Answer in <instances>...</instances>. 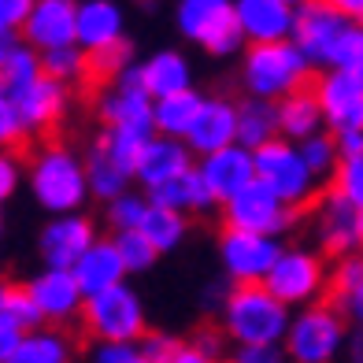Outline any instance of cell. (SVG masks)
<instances>
[{
  "label": "cell",
  "mask_w": 363,
  "mask_h": 363,
  "mask_svg": "<svg viewBox=\"0 0 363 363\" xmlns=\"http://www.w3.org/2000/svg\"><path fill=\"white\" fill-rule=\"evenodd\" d=\"M230 363H289L282 345H241L230 352Z\"/></svg>",
  "instance_id": "obj_47"
},
{
  "label": "cell",
  "mask_w": 363,
  "mask_h": 363,
  "mask_svg": "<svg viewBox=\"0 0 363 363\" xmlns=\"http://www.w3.org/2000/svg\"><path fill=\"white\" fill-rule=\"evenodd\" d=\"M38 74H41L38 52L19 41V45L11 48V56L4 60V67H0V93H4V96H15L19 89H26Z\"/></svg>",
  "instance_id": "obj_35"
},
{
  "label": "cell",
  "mask_w": 363,
  "mask_h": 363,
  "mask_svg": "<svg viewBox=\"0 0 363 363\" xmlns=\"http://www.w3.org/2000/svg\"><path fill=\"white\" fill-rule=\"evenodd\" d=\"M78 319L86 326V334L96 337V341H138L148 330L141 293L126 282L96 293V296H86Z\"/></svg>",
  "instance_id": "obj_9"
},
{
  "label": "cell",
  "mask_w": 363,
  "mask_h": 363,
  "mask_svg": "<svg viewBox=\"0 0 363 363\" xmlns=\"http://www.w3.org/2000/svg\"><path fill=\"white\" fill-rule=\"evenodd\" d=\"M326 274H330V267L315 249H301V245L286 249L282 245L274 267L263 278V289H267L282 308L296 311V308L319 304L326 296Z\"/></svg>",
  "instance_id": "obj_7"
},
{
  "label": "cell",
  "mask_w": 363,
  "mask_h": 363,
  "mask_svg": "<svg viewBox=\"0 0 363 363\" xmlns=\"http://www.w3.org/2000/svg\"><path fill=\"white\" fill-rule=\"evenodd\" d=\"M86 60H89V74L111 82L123 67H130V63H134V45H130V41H119V45H111V48H101V52L86 56Z\"/></svg>",
  "instance_id": "obj_42"
},
{
  "label": "cell",
  "mask_w": 363,
  "mask_h": 363,
  "mask_svg": "<svg viewBox=\"0 0 363 363\" xmlns=\"http://www.w3.org/2000/svg\"><path fill=\"white\" fill-rule=\"evenodd\" d=\"M274 123H278V138L289 141V145H301L311 134H323L326 130L311 89H296V93L282 96V101L274 104Z\"/></svg>",
  "instance_id": "obj_26"
},
{
  "label": "cell",
  "mask_w": 363,
  "mask_h": 363,
  "mask_svg": "<svg viewBox=\"0 0 363 363\" xmlns=\"http://www.w3.org/2000/svg\"><path fill=\"white\" fill-rule=\"evenodd\" d=\"M308 89L315 96L323 126L330 134L363 130V71H323L315 86Z\"/></svg>",
  "instance_id": "obj_12"
},
{
  "label": "cell",
  "mask_w": 363,
  "mask_h": 363,
  "mask_svg": "<svg viewBox=\"0 0 363 363\" xmlns=\"http://www.w3.org/2000/svg\"><path fill=\"white\" fill-rule=\"evenodd\" d=\"M189 167H193V152H189L186 145L174 141V138L152 134V138L141 145L134 167H130V182H138L145 193H152V189L163 186V182L186 174Z\"/></svg>",
  "instance_id": "obj_20"
},
{
  "label": "cell",
  "mask_w": 363,
  "mask_h": 363,
  "mask_svg": "<svg viewBox=\"0 0 363 363\" xmlns=\"http://www.w3.org/2000/svg\"><path fill=\"white\" fill-rule=\"evenodd\" d=\"M296 152H301L308 174L315 178L319 186H323V182L334 174V167H337V148H334V138H330L326 130H323V134H311L308 141H301V145H296Z\"/></svg>",
  "instance_id": "obj_36"
},
{
  "label": "cell",
  "mask_w": 363,
  "mask_h": 363,
  "mask_svg": "<svg viewBox=\"0 0 363 363\" xmlns=\"http://www.w3.org/2000/svg\"><path fill=\"white\" fill-rule=\"evenodd\" d=\"M182 145L193 152V160L234 145V101H226V96H204V104L196 111V119Z\"/></svg>",
  "instance_id": "obj_23"
},
{
  "label": "cell",
  "mask_w": 363,
  "mask_h": 363,
  "mask_svg": "<svg viewBox=\"0 0 363 363\" xmlns=\"http://www.w3.org/2000/svg\"><path fill=\"white\" fill-rule=\"evenodd\" d=\"M138 71H141V89L148 93V101L193 89V63L178 48H160L145 63H138Z\"/></svg>",
  "instance_id": "obj_25"
},
{
  "label": "cell",
  "mask_w": 363,
  "mask_h": 363,
  "mask_svg": "<svg viewBox=\"0 0 363 363\" xmlns=\"http://www.w3.org/2000/svg\"><path fill=\"white\" fill-rule=\"evenodd\" d=\"M8 363H74V341L60 326L26 330Z\"/></svg>",
  "instance_id": "obj_29"
},
{
  "label": "cell",
  "mask_w": 363,
  "mask_h": 363,
  "mask_svg": "<svg viewBox=\"0 0 363 363\" xmlns=\"http://www.w3.org/2000/svg\"><path fill=\"white\" fill-rule=\"evenodd\" d=\"M38 63H41V74L60 82V86H74L89 74V60L78 45H63V48H48V52H38Z\"/></svg>",
  "instance_id": "obj_34"
},
{
  "label": "cell",
  "mask_w": 363,
  "mask_h": 363,
  "mask_svg": "<svg viewBox=\"0 0 363 363\" xmlns=\"http://www.w3.org/2000/svg\"><path fill=\"white\" fill-rule=\"evenodd\" d=\"M148 138H152V134H141V130H111V126H108V130H101V138H96V141H101L104 152L130 174V167H134V160H138L141 145H145Z\"/></svg>",
  "instance_id": "obj_38"
},
{
  "label": "cell",
  "mask_w": 363,
  "mask_h": 363,
  "mask_svg": "<svg viewBox=\"0 0 363 363\" xmlns=\"http://www.w3.org/2000/svg\"><path fill=\"white\" fill-rule=\"evenodd\" d=\"M0 241H4V208H0Z\"/></svg>",
  "instance_id": "obj_56"
},
{
  "label": "cell",
  "mask_w": 363,
  "mask_h": 363,
  "mask_svg": "<svg viewBox=\"0 0 363 363\" xmlns=\"http://www.w3.org/2000/svg\"><path fill=\"white\" fill-rule=\"evenodd\" d=\"M174 26L189 45L204 48L208 56H238L245 41L234 19V0H178Z\"/></svg>",
  "instance_id": "obj_6"
},
{
  "label": "cell",
  "mask_w": 363,
  "mask_h": 363,
  "mask_svg": "<svg viewBox=\"0 0 363 363\" xmlns=\"http://www.w3.org/2000/svg\"><path fill=\"white\" fill-rule=\"evenodd\" d=\"M145 208H148L145 193H138V189H126V193L115 196V201H108V204H104V219L111 223L115 234H123V230H138V226H141Z\"/></svg>",
  "instance_id": "obj_39"
},
{
  "label": "cell",
  "mask_w": 363,
  "mask_h": 363,
  "mask_svg": "<svg viewBox=\"0 0 363 363\" xmlns=\"http://www.w3.org/2000/svg\"><path fill=\"white\" fill-rule=\"evenodd\" d=\"M30 8H34V0H0V34H15V38H19Z\"/></svg>",
  "instance_id": "obj_48"
},
{
  "label": "cell",
  "mask_w": 363,
  "mask_h": 363,
  "mask_svg": "<svg viewBox=\"0 0 363 363\" xmlns=\"http://www.w3.org/2000/svg\"><path fill=\"white\" fill-rule=\"evenodd\" d=\"M8 286H11V282H4V278H0V304H4V296H8Z\"/></svg>",
  "instance_id": "obj_55"
},
{
  "label": "cell",
  "mask_w": 363,
  "mask_h": 363,
  "mask_svg": "<svg viewBox=\"0 0 363 363\" xmlns=\"http://www.w3.org/2000/svg\"><path fill=\"white\" fill-rule=\"evenodd\" d=\"M219 208H223V230H245V234H263L278 241L296 223V211L286 208L274 193H267L259 182L245 186L238 196H230Z\"/></svg>",
  "instance_id": "obj_10"
},
{
  "label": "cell",
  "mask_w": 363,
  "mask_h": 363,
  "mask_svg": "<svg viewBox=\"0 0 363 363\" xmlns=\"http://www.w3.org/2000/svg\"><path fill=\"white\" fill-rule=\"evenodd\" d=\"M111 245H115V252H119V263H123L126 274H145V271H152V263L160 259L152 252V245H148L138 230H123V234H115Z\"/></svg>",
  "instance_id": "obj_37"
},
{
  "label": "cell",
  "mask_w": 363,
  "mask_h": 363,
  "mask_svg": "<svg viewBox=\"0 0 363 363\" xmlns=\"http://www.w3.org/2000/svg\"><path fill=\"white\" fill-rule=\"evenodd\" d=\"M289 45L315 71H363V26L330 11L319 0H304L293 8Z\"/></svg>",
  "instance_id": "obj_1"
},
{
  "label": "cell",
  "mask_w": 363,
  "mask_h": 363,
  "mask_svg": "<svg viewBox=\"0 0 363 363\" xmlns=\"http://www.w3.org/2000/svg\"><path fill=\"white\" fill-rule=\"evenodd\" d=\"M178 345H182V337H174L171 330H145L138 337V352L145 356V363H171Z\"/></svg>",
  "instance_id": "obj_43"
},
{
  "label": "cell",
  "mask_w": 363,
  "mask_h": 363,
  "mask_svg": "<svg viewBox=\"0 0 363 363\" xmlns=\"http://www.w3.org/2000/svg\"><path fill=\"white\" fill-rule=\"evenodd\" d=\"M193 345H196V349H204L208 356H223V337L216 334V330H201V334H193Z\"/></svg>",
  "instance_id": "obj_53"
},
{
  "label": "cell",
  "mask_w": 363,
  "mask_h": 363,
  "mask_svg": "<svg viewBox=\"0 0 363 363\" xmlns=\"http://www.w3.org/2000/svg\"><path fill=\"white\" fill-rule=\"evenodd\" d=\"M138 234L152 245L156 256H167V252H174V249H182V245H186V238H189V219L178 216V211H171V208L148 204L145 216H141Z\"/></svg>",
  "instance_id": "obj_32"
},
{
  "label": "cell",
  "mask_w": 363,
  "mask_h": 363,
  "mask_svg": "<svg viewBox=\"0 0 363 363\" xmlns=\"http://www.w3.org/2000/svg\"><path fill=\"white\" fill-rule=\"evenodd\" d=\"M274 138H278V123H274V104L271 101L245 96L241 104H234V145L256 152L259 145H267Z\"/></svg>",
  "instance_id": "obj_30"
},
{
  "label": "cell",
  "mask_w": 363,
  "mask_h": 363,
  "mask_svg": "<svg viewBox=\"0 0 363 363\" xmlns=\"http://www.w3.org/2000/svg\"><path fill=\"white\" fill-rule=\"evenodd\" d=\"M0 315H4L11 326H19L23 334L26 330H38L41 326V315H38V308L34 301H30V293L23 286H8V296H4V304H0Z\"/></svg>",
  "instance_id": "obj_40"
},
{
  "label": "cell",
  "mask_w": 363,
  "mask_h": 363,
  "mask_svg": "<svg viewBox=\"0 0 363 363\" xmlns=\"http://www.w3.org/2000/svg\"><path fill=\"white\" fill-rule=\"evenodd\" d=\"M330 182H334V189H330V193H337V196H345V201H352V204L363 208V156L337 160Z\"/></svg>",
  "instance_id": "obj_41"
},
{
  "label": "cell",
  "mask_w": 363,
  "mask_h": 363,
  "mask_svg": "<svg viewBox=\"0 0 363 363\" xmlns=\"http://www.w3.org/2000/svg\"><path fill=\"white\" fill-rule=\"evenodd\" d=\"M201 104H204V93H196V89H182V93H171V96L152 101V134L186 141Z\"/></svg>",
  "instance_id": "obj_28"
},
{
  "label": "cell",
  "mask_w": 363,
  "mask_h": 363,
  "mask_svg": "<svg viewBox=\"0 0 363 363\" xmlns=\"http://www.w3.org/2000/svg\"><path fill=\"white\" fill-rule=\"evenodd\" d=\"M315 238L323 241V252L330 256H356L363 241V208L345 201L337 193H326L315 211Z\"/></svg>",
  "instance_id": "obj_16"
},
{
  "label": "cell",
  "mask_w": 363,
  "mask_h": 363,
  "mask_svg": "<svg viewBox=\"0 0 363 363\" xmlns=\"http://www.w3.org/2000/svg\"><path fill=\"white\" fill-rule=\"evenodd\" d=\"M326 293L334 296V308L345 319L363 315V259L359 256H341L337 267L326 274Z\"/></svg>",
  "instance_id": "obj_33"
},
{
  "label": "cell",
  "mask_w": 363,
  "mask_h": 363,
  "mask_svg": "<svg viewBox=\"0 0 363 363\" xmlns=\"http://www.w3.org/2000/svg\"><path fill=\"white\" fill-rule=\"evenodd\" d=\"M15 45H19V38H15V34H0V67H4V60L11 56Z\"/></svg>",
  "instance_id": "obj_54"
},
{
  "label": "cell",
  "mask_w": 363,
  "mask_h": 363,
  "mask_svg": "<svg viewBox=\"0 0 363 363\" xmlns=\"http://www.w3.org/2000/svg\"><path fill=\"white\" fill-rule=\"evenodd\" d=\"M23 289L34 301L41 326H67L82 315V304H86V296L78 293L71 271H56V267H41L34 278H26Z\"/></svg>",
  "instance_id": "obj_15"
},
{
  "label": "cell",
  "mask_w": 363,
  "mask_h": 363,
  "mask_svg": "<svg viewBox=\"0 0 363 363\" xmlns=\"http://www.w3.org/2000/svg\"><path fill=\"white\" fill-rule=\"evenodd\" d=\"M349 345V319L334 304H308L289 315L282 352L289 363H337Z\"/></svg>",
  "instance_id": "obj_5"
},
{
  "label": "cell",
  "mask_w": 363,
  "mask_h": 363,
  "mask_svg": "<svg viewBox=\"0 0 363 363\" xmlns=\"http://www.w3.org/2000/svg\"><path fill=\"white\" fill-rule=\"evenodd\" d=\"M319 4H326L330 11H337V15H345V19H352V23L363 19V0H319Z\"/></svg>",
  "instance_id": "obj_52"
},
{
  "label": "cell",
  "mask_w": 363,
  "mask_h": 363,
  "mask_svg": "<svg viewBox=\"0 0 363 363\" xmlns=\"http://www.w3.org/2000/svg\"><path fill=\"white\" fill-rule=\"evenodd\" d=\"M82 171H86V189H89V201L96 196V201H115L119 193H126L130 189V174L115 163L104 148H101V141H93L89 148H86V156H82Z\"/></svg>",
  "instance_id": "obj_31"
},
{
  "label": "cell",
  "mask_w": 363,
  "mask_h": 363,
  "mask_svg": "<svg viewBox=\"0 0 363 363\" xmlns=\"http://www.w3.org/2000/svg\"><path fill=\"white\" fill-rule=\"evenodd\" d=\"M145 201L160 204V208H171V211H178V216H186V219L216 208V204H211V196H208V189H204V182H201V174H196L193 167L186 174L171 178V182H163L160 189L145 193Z\"/></svg>",
  "instance_id": "obj_27"
},
{
  "label": "cell",
  "mask_w": 363,
  "mask_h": 363,
  "mask_svg": "<svg viewBox=\"0 0 363 363\" xmlns=\"http://www.w3.org/2000/svg\"><path fill=\"white\" fill-rule=\"evenodd\" d=\"M126 41V8L119 0H78L74 4V45L86 56Z\"/></svg>",
  "instance_id": "obj_17"
},
{
  "label": "cell",
  "mask_w": 363,
  "mask_h": 363,
  "mask_svg": "<svg viewBox=\"0 0 363 363\" xmlns=\"http://www.w3.org/2000/svg\"><path fill=\"white\" fill-rule=\"evenodd\" d=\"M23 138H26V130L19 123V115H15L11 96L0 93V152H4V148H11V152H15V145H19Z\"/></svg>",
  "instance_id": "obj_46"
},
{
  "label": "cell",
  "mask_w": 363,
  "mask_h": 363,
  "mask_svg": "<svg viewBox=\"0 0 363 363\" xmlns=\"http://www.w3.org/2000/svg\"><path fill=\"white\" fill-rule=\"evenodd\" d=\"M74 4L78 0H34L19 30V41L34 52L74 45Z\"/></svg>",
  "instance_id": "obj_19"
},
{
  "label": "cell",
  "mask_w": 363,
  "mask_h": 363,
  "mask_svg": "<svg viewBox=\"0 0 363 363\" xmlns=\"http://www.w3.org/2000/svg\"><path fill=\"white\" fill-rule=\"evenodd\" d=\"M23 182H26L30 196H34V204L48 211V216H74V211H86L89 204L82 156L67 145L38 148L23 167Z\"/></svg>",
  "instance_id": "obj_2"
},
{
  "label": "cell",
  "mask_w": 363,
  "mask_h": 363,
  "mask_svg": "<svg viewBox=\"0 0 363 363\" xmlns=\"http://www.w3.org/2000/svg\"><path fill=\"white\" fill-rule=\"evenodd\" d=\"M334 138V148H337V160H352V156H363V130H337Z\"/></svg>",
  "instance_id": "obj_49"
},
{
  "label": "cell",
  "mask_w": 363,
  "mask_h": 363,
  "mask_svg": "<svg viewBox=\"0 0 363 363\" xmlns=\"http://www.w3.org/2000/svg\"><path fill=\"white\" fill-rule=\"evenodd\" d=\"M93 363H145L138 352V341H96L93 345Z\"/></svg>",
  "instance_id": "obj_44"
},
{
  "label": "cell",
  "mask_w": 363,
  "mask_h": 363,
  "mask_svg": "<svg viewBox=\"0 0 363 363\" xmlns=\"http://www.w3.org/2000/svg\"><path fill=\"white\" fill-rule=\"evenodd\" d=\"M11 104H15V115H19L26 134H45V130H52L63 115H67L71 89L52 82V78H45V74H38L26 89H19L11 96Z\"/></svg>",
  "instance_id": "obj_18"
},
{
  "label": "cell",
  "mask_w": 363,
  "mask_h": 363,
  "mask_svg": "<svg viewBox=\"0 0 363 363\" xmlns=\"http://www.w3.org/2000/svg\"><path fill=\"white\" fill-rule=\"evenodd\" d=\"M96 115H101L104 130H141V134H152V101L141 86H123V82H111L96 101Z\"/></svg>",
  "instance_id": "obj_22"
},
{
  "label": "cell",
  "mask_w": 363,
  "mask_h": 363,
  "mask_svg": "<svg viewBox=\"0 0 363 363\" xmlns=\"http://www.w3.org/2000/svg\"><path fill=\"white\" fill-rule=\"evenodd\" d=\"M101 238L96 234V223L86 216V211H74V216H52L41 226V238H38V252L45 267H56V271H71L78 256L89 249V245Z\"/></svg>",
  "instance_id": "obj_13"
},
{
  "label": "cell",
  "mask_w": 363,
  "mask_h": 363,
  "mask_svg": "<svg viewBox=\"0 0 363 363\" xmlns=\"http://www.w3.org/2000/svg\"><path fill=\"white\" fill-rule=\"evenodd\" d=\"M234 19L245 45H271L289 41L293 8L286 0H234Z\"/></svg>",
  "instance_id": "obj_21"
},
{
  "label": "cell",
  "mask_w": 363,
  "mask_h": 363,
  "mask_svg": "<svg viewBox=\"0 0 363 363\" xmlns=\"http://www.w3.org/2000/svg\"><path fill=\"white\" fill-rule=\"evenodd\" d=\"M19 189H23V160L15 156L11 148H4V152H0V208H4Z\"/></svg>",
  "instance_id": "obj_45"
},
{
  "label": "cell",
  "mask_w": 363,
  "mask_h": 363,
  "mask_svg": "<svg viewBox=\"0 0 363 363\" xmlns=\"http://www.w3.org/2000/svg\"><path fill=\"white\" fill-rule=\"evenodd\" d=\"M293 311L282 308L263 286H226L219 301L223 337L241 345H282Z\"/></svg>",
  "instance_id": "obj_3"
},
{
  "label": "cell",
  "mask_w": 363,
  "mask_h": 363,
  "mask_svg": "<svg viewBox=\"0 0 363 363\" xmlns=\"http://www.w3.org/2000/svg\"><path fill=\"white\" fill-rule=\"evenodd\" d=\"M278 252H282L278 238L245 234V230H223L219 234V263L226 286H263Z\"/></svg>",
  "instance_id": "obj_11"
},
{
  "label": "cell",
  "mask_w": 363,
  "mask_h": 363,
  "mask_svg": "<svg viewBox=\"0 0 363 363\" xmlns=\"http://www.w3.org/2000/svg\"><path fill=\"white\" fill-rule=\"evenodd\" d=\"M171 363H219L216 356H208L204 349H196L193 341H182L178 345V352L171 356Z\"/></svg>",
  "instance_id": "obj_51"
},
{
  "label": "cell",
  "mask_w": 363,
  "mask_h": 363,
  "mask_svg": "<svg viewBox=\"0 0 363 363\" xmlns=\"http://www.w3.org/2000/svg\"><path fill=\"white\" fill-rule=\"evenodd\" d=\"M311 67L289 41H271V45H245L241 48V86L256 101L278 104L282 96L308 89Z\"/></svg>",
  "instance_id": "obj_4"
},
{
  "label": "cell",
  "mask_w": 363,
  "mask_h": 363,
  "mask_svg": "<svg viewBox=\"0 0 363 363\" xmlns=\"http://www.w3.org/2000/svg\"><path fill=\"white\" fill-rule=\"evenodd\" d=\"M19 337H23V330H19V326H11L4 315H0V363H8V356L15 352Z\"/></svg>",
  "instance_id": "obj_50"
},
{
  "label": "cell",
  "mask_w": 363,
  "mask_h": 363,
  "mask_svg": "<svg viewBox=\"0 0 363 363\" xmlns=\"http://www.w3.org/2000/svg\"><path fill=\"white\" fill-rule=\"evenodd\" d=\"M193 171L201 174L204 189L211 196V204H226L230 196H238L245 186H252L256 174H252V152L241 145H226L219 152H208V156H196L193 160Z\"/></svg>",
  "instance_id": "obj_14"
},
{
  "label": "cell",
  "mask_w": 363,
  "mask_h": 363,
  "mask_svg": "<svg viewBox=\"0 0 363 363\" xmlns=\"http://www.w3.org/2000/svg\"><path fill=\"white\" fill-rule=\"evenodd\" d=\"M71 278L82 296H96L104 289H115L126 282V271L119 263V252H115L111 238H96L86 252L78 256V263L71 267Z\"/></svg>",
  "instance_id": "obj_24"
},
{
  "label": "cell",
  "mask_w": 363,
  "mask_h": 363,
  "mask_svg": "<svg viewBox=\"0 0 363 363\" xmlns=\"http://www.w3.org/2000/svg\"><path fill=\"white\" fill-rule=\"evenodd\" d=\"M252 174H256V182L263 189L274 193L278 201H282L286 208H293V211L311 204L315 193H319V182L308 174L301 152H296V145H289L282 138L259 145L252 152Z\"/></svg>",
  "instance_id": "obj_8"
}]
</instances>
